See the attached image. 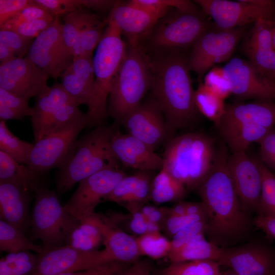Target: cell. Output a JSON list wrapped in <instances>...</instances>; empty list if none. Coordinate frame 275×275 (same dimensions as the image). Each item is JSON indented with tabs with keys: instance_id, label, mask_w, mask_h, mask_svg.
<instances>
[{
	"instance_id": "60d3db41",
	"label": "cell",
	"mask_w": 275,
	"mask_h": 275,
	"mask_svg": "<svg viewBox=\"0 0 275 275\" xmlns=\"http://www.w3.org/2000/svg\"><path fill=\"white\" fill-rule=\"evenodd\" d=\"M141 256L157 260L168 257L171 249V240L163 236L160 230L146 233L135 238Z\"/></svg>"
},
{
	"instance_id": "2e32d148",
	"label": "cell",
	"mask_w": 275,
	"mask_h": 275,
	"mask_svg": "<svg viewBox=\"0 0 275 275\" xmlns=\"http://www.w3.org/2000/svg\"><path fill=\"white\" fill-rule=\"evenodd\" d=\"M242 34L240 28L206 31L194 44L188 61L190 70L201 76L214 64L228 60Z\"/></svg>"
},
{
	"instance_id": "7dc6e473",
	"label": "cell",
	"mask_w": 275,
	"mask_h": 275,
	"mask_svg": "<svg viewBox=\"0 0 275 275\" xmlns=\"http://www.w3.org/2000/svg\"><path fill=\"white\" fill-rule=\"evenodd\" d=\"M206 224V221H197L177 232L172 237L171 249L177 248L200 235L205 234Z\"/></svg>"
},
{
	"instance_id": "277c9868",
	"label": "cell",
	"mask_w": 275,
	"mask_h": 275,
	"mask_svg": "<svg viewBox=\"0 0 275 275\" xmlns=\"http://www.w3.org/2000/svg\"><path fill=\"white\" fill-rule=\"evenodd\" d=\"M215 140L200 132L171 139L163 154L164 169L189 189H198L211 171L216 156Z\"/></svg>"
},
{
	"instance_id": "8992f818",
	"label": "cell",
	"mask_w": 275,
	"mask_h": 275,
	"mask_svg": "<svg viewBox=\"0 0 275 275\" xmlns=\"http://www.w3.org/2000/svg\"><path fill=\"white\" fill-rule=\"evenodd\" d=\"M274 126L275 102L259 100L226 104L217 128L225 144L235 152L259 143Z\"/></svg>"
},
{
	"instance_id": "ee69618b",
	"label": "cell",
	"mask_w": 275,
	"mask_h": 275,
	"mask_svg": "<svg viewBox=\"0 0 275 275\" xmlns=\"http://www.w3.org/2000/svg\"><path fill=\"white\" fill-rule=\"evenodd\" d=\"M259 164L262 177L260 200L258 214L275 218V176L260 160Z\"/></svg>"
},
{
	"instance_id": "5bb4252c",
	"label": "cell",
	"mask_w": 275,
	"mask_h": 275,
	"mask_svg": "<svg viewBox=\"0 0 275 275\" xmlns=\"http://www.w3.org/2000/svg\"><path fill=\"white\" fill-rule=\"evenodd\" d=\"M223 69L231 94L241 98L275 100V80L250 61L234 58Z\"/></svg>"
},
{
	"instance_id": "f546056e",
	"label": "cell",
	"mask_w": 275,
	"mask_h": 275,
	"mask_svg": "<svg viewBox=\"0 0 275 275\" xmlns=\"http://www.w3.org/2000/svg\"><path fill=\"white\" fill-rule=\"evenodd\" d=\"M43 174L20 164L0 150V182H11L34 190L41 182Z\"/></svg>"
},
{
	"instance_id": "30bf717a",
	"label": "cell",
	"mask_w": 275,
	"mask_h": 275,
	"mask_svg": "<svg viewBox=\"0 0 275 275\" xmlns=\"http://www.w3.org/2000/svg\"><path fill=\"white\" fill-rule=\"evenodd\" d=\"M117 262L106 248L84 251L69 245L43 249L39 254L36 267L31 275H57L86 270Z\"/></svg>"
},
{
	"instance_id": "44dd1931",
	"label": "cell",
	"mask_w": 275,
	"mask_h": 275,
	"mask_svg": "<svg viewBox=\"0 0 275 275\" xmlns=\"http://www.w3.org/2000/svg\"><path fill=\"white\" fill-rule=\"evenodd\" d=\"M111 146L119 162L125 167L154 171L163 168L162 157L152 148L128 133H122L119 129L112 139Z\"/></svg>"
},
{
	"instance_id": "b9f144b4",
	"label": "cell",
	"mask_w": 275,
	"mask_h": 275,
	"mask_svg": "<svg viewBox=\"0 0 275 275\" xmlns=\"http://www.w3.org/2000/svg\"><path fill=\"white\" fill-rule=\"evenodd\" d=\"M29 100L0 88V120H21L31 117L33 109L29 105Z\"/></svg>"
},
{
	"instance_id": "8d00e7d4",
	"label": "cell",
	"mask_w": 275,
	"mask_h": 275,
	"mask_svg": "<svg viewBox=\"0 0 275 275\" xmlns=\"http://www.w3.org/2000/svg\"><path fill=\"white\" fill-rule=\"evenodd\" d=\"M34 144L25 142L14 135L5 121L0 122V150L17 162L29 166Z\"/></svg>"
},
{
	"instance_id": "e575fe53",
	"label": "cell",
	"mask_w": 275,
	"mask_h": 275,
	"mask_svg": "<svg viewBox=\"0 0 275 275\" xmlns=\"http://www.w3.org/2000/svg\"><path fill=\"white\" fill-rule=\"evenodd\" d=\"M33 42V38L24 37L12 31L1 29V64L23 58L29 52Z\"/></svg>"
},
{
	"instance_id": "9a60e30c",
	"label": "cell",
	"mask_w": 275,
	"mask_h": 275,
	"mask_svg": "<svg viewBox=\"0 0 275 275\" xmlns=\"http://www.w3.org/2000/svg\"><path fill=\"white\" fill-rule=\"evenodd\" d=\"M49 76L28 56L0 65V88L28 100L49 90Z\"/></svg>"
},
{
	"instance_id": "6f0895ef",
	"label": "cell",
	"mask_w": 275,
	"mask_h": 275,
	"mask_svg": "<svg viewBox=\"0 0 275 275\" xmlns=\"http://www.w3.org/2000/svg\"><path fill=\"white\" fill-rule=\"evenodd\" d=\"M272 45L275 49V21H273V27L272 29Z\"/></svg>"
},
{
	"instance_id": "e0dca14e",
	"label": "cell",
	"mask_w": 275,
	"mask_h": 275,
	"mask_svg": "<svg viewBox=\"0 0 275 275\" xmlns=\"http://www.w3.org/2000/svg\"><path fill=\"white\" fill-rule=\"evenodd\" d=\"M227 166L242 207L257 212L262 186L259 160L240 151L228 157Z\"/></svg>"
},
{
	"instance_id": "d590c367",
	"label": "cell",
	"mask_w": 275,
	"mask_h": 275,
	"mask_svg": "<svg viewBox=\"0 0 275 275\" xmlns=\"http://www.w3.org/2000/svg\"><path fill=\"white\" fill-rule=\"evenodd\" d=\"M98 17L84 8L64 15L63 37L66 47L72 54L73 47L80 33Z\"/></svg>"
},
{
	"instance_id": "ab89813d",
	"label": "cell",
	"mask_w": 275,
	"mask_h": 275,
	"mask_svg": "<svg viewBox=\"0 0 275 275\" xmlns=\"http://www.w3.org/2000/svg\"><path fill=\"white\" fill-rule=\"evenodd\" d=\"M157 19L164 17L171 8L184 12H196L197 8L189 1L186 0H131L128 3Z\"/></svg>"
},
{
	"instance_id": "816d5d0a",
	"label": "cell",
	"mask_w": 275,
	"mask_h": 275,
	"mask_svg": "<svg viewBox=\"0 0 275 275\" xmlns=\"http://www.w3.org/2000/svg\"><path fill=\"white\" fill-rule=\"evenodd\" d=\"M258 143L260 147V161L275 172V128L270 130Z\"/></svg>"
},
{
	"instance_id": "cb8c5ba5",
	"label": "cell",
	"mask_w": 275,
	"mask_h": 275,
	"mask_svg": "<svg viewBox=\"0 0 275 275\" xmlns=\"http://www.w3.org/2000/svg\"><path fill=\"white\" fill-rule=\"evenodd\" d=\"M93 55L73 58L61 76V85L78 104L89 107L94 92Z\"/></svg>"
},
{
	"instance_id": "ac0fdd59",
	"label": "cell",
	"mask_w": 275,
	"mask_h": 275,
	"mask_svg": "<svg viewBox=\"0 0 275 275\" xmlns=\"http://www.w3.org/2000/svg\"><path fill=\"white\" fill-rule=\"evenodd\" d=\"M127 133L144 142L154 150L173 137L163 114L152 98L130 112L121 123Z\"/></svg>"
},
{
	"instance_id": "7a4b0ae2",
	"label": "cell",
	"mask_w": 275,
	"mask_h": 275,
	"mask_svg": "<svg viewBox=\"0 0 275 275\" xmlns=\"http://www.w3.org/2000/svg\"><path fill=\"white\" fill-rule=\"evenodd\" d=\"M152 98L160 108L171 135L193 126L200 115L188 61L176 53L151 62Z\"/></svg>"
},
{
	"instance_id": "4dcf8cb0",
	"label": "cell",
	"mask_w": 275,
	"mask_h": 275,
	"mask_svg": "<svg viewBox=\"0 0 275 275\" xmlns=\"http://www.w3.org/2000/svg\"><path fill=\"white\" fill-rule=\"evenodd\" d=\"M186 194L185 186L162 168L151 181L149 199L156 204L180 201Z\"/></svg>"
},
{
	"instance_id": "52a82bcc",
	"label": "cell",
	"mask_w": 275,
	"mask_h": 275,
	"mask_svg": "<svg viewBox=\"0 0 275 275\" xmlns=\"http://www.w3.org/2000/svg\"><path fill=\"white\" fill-rule=\"evenodd\" d=\"M151 62L139 45L127 47L109 96L107 116L121 124L125 117L141 103L151 88Z\"/></svg>"
},
{
	"instance_id": "74e56055",
	"label": "cell",
	"mask_w": 275,
	"mask_h": 275,
	"mask_svg": "<svg viewBox=\"0 0 275 275\" xmlns=\"http://www.w3.org/2000/svg\"><path fill=\"white\" fill-rule=\"evenodd\" d=\"M38 258L39 254L29 251L8 253L0 260V275H31Z\"/></svg>"
},
{
	"instance_id": "9c48e42d",
	"label": "cell",
	"mask_w": 275,
	"mask_h": 275,
	"mask_svg": "<svg viewBox=\"0 0 275 275\" xmlns=\"http://www.w3.org/2000/svg\"><path fill=\"white\" fill-rule=\"evenodd\" d=\"M88 124L87 114L80 111L35 143L28 166L41 174L53 168H61L72 154L80 132Z\"/></svg>"
},
{
	"instance_id": "94428289",
	"label": "cell",
	"mask_w": 275,
	"mask_h": 275,
	"mask_svg": "<svg viewBox=\"0 0 275 275\" xmlns=\"http://www.w3.org/2000/svg\"><path fill=\"white\" fill-rule=\"evenodd\" d=\"M272 275H275V273H274V274H272Z\"/></svg>"
},
{
	"instance_id": "4fadbf2b",
	"label": "cell",
	"mask_w": 275,
	"mask_h": 275,
	"mask_svg": "<svg viewBox=\"0 0 275 275\" xmlns=\"http://www.w3.org/2000/svg\"><path fill=\"white\" fill-rule=\"evenodd\" d=\"M54 79L61 77L73 57L65 44L63 23L56 17L53 23L33 41L27 56Z\"/></svg>"
},
{
	"instance_id": "f907efd6",
	"label": "cell",
	"mask_w": 275,
	"mask_h": 275,
	"mask_svg": "<svg viewBox=\"0 0 275 275\" xmlns=\"http://www.w3.org/2000/svg\"><path fill=\"white\" fill-rule=\"evenodd\" d=\"M55 18L51 16L26 22L20 24L12 31L28 38H36L53 23Z\"/></svg>"
},
{
	"instance_id": "f5cc1de1",
	"label": "cell",
	"mask_w": 275,
	"mask_h": 275,
	"mask_svg": "<svg viewBox=\"0 0 275 275\" xmlns=\"http://www.w3.org/2000/svg\"><path fill=\"white\" fill-rule=\"evenodd\" d=\"M131 264L114 262L86 270L68 272L57 275H115L126 269Z\"/></svg>"
},
{
	"instance_id": "484cf974",
	"label": "cell",
	"mask_w": 275,
	"mask_h": 275,
	"mask_svg": "<svg viewBox=\"0 0 275 275\" xmlns=\"http://www.w3.org/2000/svg\"><path fill=\"white\" fill-rule=\"evenodd\" d=\"M154 171H138L126 175L107 198L108 201L126 208L130 213L138 211L147 200Z\"/></svg>"
},
{
	"instance_id": "c3c4849f",
	"label": "cell",
	"mask_w": 275,
	"mask_h": 275,
	"mask_svg": "<svg viewBox=\"0 0 275 275\" xmlns=\"http://www.w3.org/2000/svg\"><path fill=\"white\" fill-rule=\"evenodd\" d=\"M207 216L202 214L174 215L168 213L162 228L169 235L173 237L177 232L193 223L200 221L207 222Z\"/></svg>"
},
{
	"instance_id": "681fc988",
	"label": "cell",
	"mask_w": 275,
	"mask_h": 275,
	"mask_svg": "<svg viewBox=\"0 0 275 275\" xmlns=\"http://www.w3.org/2000/svg\"><path fill=\"white\" fill-rule=\"evenodd\" d=\"M44 7L54 17L65 15L76 9L84 8L82 0H34Z\"/></svg>"
},
{
	"instance_id": "d4e9b609",
	"label": "cell",
	"mask_w": 275,
	"mask_h": 275,
	"mask_svg": "<svg viewBox=\"0 0 275 275\" xmlns=\"http://www.w3.org/2000/svg\"><path fill=\"white\" fill-rule=\"evenodd\" d=\"M273 24V20H257L244 45L250 61L271 77L275 72V49L271 35Z\"/></svg>"
},
{
	"instance_id": "91938a15",
	"label": "cell",
	"mask_w": 275,
	"mask_h": 275,
	"mask_svg": "<svg viewBox=\"0 0 275 275\" xmlns=\"http://www.w3.org/2000/svg\"><path fill=\"white\" fill-rule=\"evenodd\" d=\"M273 79L275 80V72H274V73L273 74Z\"/></svg>"
},
{
	"instance_id": "7c38bea8",
	"label": "cell",
	"mask_w": 275,
	"mask_h": 275,
	"mask_svg": "<svg viewBox=\"0 0 275 275\" xmlns=\"http://www.w3.org/2000/svg\"><path fill=\"white\" fill-rule=\"evenodd\" d=\"M126 175L118 168L98 171L78 183L65 209L80 222L93 214L96 207L106 201L109 194Z\"/></svg>"
},
{
	"instance_id": "ffe728a7",
	"label": "cell",
	"mask_w": 275,
	"mask_h": 275,
	"mask_svg": "<svg viewBox=\"0 0 275 275\" xmlns=\"http://www.w3.org/2000/svg\"><path fill=\"white\" fill-rule=\"evenodd\" d=\"M239 275H272L275 273V251L262 244L248 243L223 248L218 261Z\"/></svg>"
},
{
	"instance_id": "83f0119b",
	"label": "cell",
	"mask_w": 275,
	"mask_h": 275,
	"mask_svg": "<svg viewBox=\"0 0 275 275\" xmlns=\"http://www.w3.org/2000/svg\"><path fill=\"white\" fill-rule=\"evenodd\" d=\"M109 16L128 40L129 45H139V41L158 21L142 10L116 2Z\"/></svg>"
},
{
	"instance_id": "bcb514c9",
	"label": "cell",
	"mask_w": 275,
	"mask_h": 275,
	"mask_svg": "<svg viewBox=\"0 0 275 275\" xmlns=\"http://www.w3.org/2000/svg\"><path fill=\"white\" fill-rule=\"evenodd\" d=\"M203 84L209 91L223 100L231 94L223 67L211 69L206 75Z\"/></svg>"
},
{
	"instance_id": "3957f363",
	"label": "cell",
	"mask_w": 275,
	"mask_h": 275,
	"mask_svg": "<svg viewBox=\"0 0 275 275\" xmlns=\"http://www.w3.org/2000/svg\"><path fill=\"white\" fill-rule=\"evenodd\" d=\"M119 124L102 125L78 139L72 154L56 177L58 195L64 194L80 181L101 170L118 168L112 146Z\"/></svg>"
},
{
	"instance_id": "f6af8a7d",
	"label": "cell",
	"mask_w": 275,
	"mask_h": 275,
	"mask_svg": "<svg viewBox=\"0 0 275 275\" xmlns=\"http://www.w3.org/2000/svg\"><path fill=\"white\" fill-rule=\"evenodd\" d=\"M51 16L53 15L49 10L33 0L31 1L30 3L19 14L3 25H0V28L1 29L13 31L23 23Z\"/></svg>"
},
{
	"instance_id": "7402d4cb",
	"label": "cell",
	"mask_w": 275,
	"mask_h": 275,
	"mask_svg": "<svg viewBox=\"0 0 275 275\" xmlns=\"http://www.w3.org/2000/svg\"><path fill=\"white\" fill-rule=\"evenodd\" d=\"M35 191L11 182H0V217L25 231L31 227L30 206Z\"/></svg>"
},
{
	"instance_id": "5b68a950",
	"label": "cell",
	"mask_w": 275,
	"mask_h": 275,
	"mask_svg": "<svg viewBox=\"0 0 275 275\" xmlns=\"http://www.w3.org/2000/svg\"><path fill=\"white\" fill-rule=\"evenodd\" d=\"M93 58L95 85L91 104L86 113L87 128L104 125L107 116V99L115 78L125 57L127 47L112 18Z\"/></svg>"
},
{
	"instance_id": "9f6ffc18",
	"label": "cell",
	"mask_w": 275,
	"mask_h": 275,
	"mask_svg": "<svg viewBox=\"0 0 275 275\" xmlns=\"http://www.w3.org/2000/svg\"><path fill=\"white\" fill-rule=\"evenodd\" d=\"M254 225L268 236L275 238V218L258 214L254 220Z\"/></svg>"
},
{
	"instance_id": "4316f807",
	"label": "cell",
	"mask_w": 275,
	"mask_h": 275,
	"mask_svg": "<svg viewBox=\"0 0 275 275\" xmlns=\"http://www.w3.org/2000/svg\"><path fill=\"white\" fill-rule=\"evenodd\" d=\"M74 99L61 84L56 83L49 90L37 97L31 117L35 143L47 135L52 120L59 108Z\"/></svg>"
},
{
	"instance_id": "d6986e66",
	"label": "cell",
	"mask_w": 275,
	"mask_h": 275,
	"mask_svg": "<svg viewBox=\"0 0 275 275\" xmlns=\"http://www.w3.org/2000/svg\"><path fill=\"white\" fill-rule=\"evenodd\" d=\"M166 18L152 38L153 44L157 47H182L195 44L207 31V23L198 12L176 10Z\"/></svg>"
},
{
	"instance_id": "db71d44e",
	"label": "cell",
	"mask_w": 275,
	"mask_h": 275,
	"mask_svg": "<svg viewBox=\"0 0 275 275\" xmlns=\"http://www.w3.org/2000/svg\"><path fill=\"white\" fill-rule=\"evenodd\" d=\"M30 0H0V25L9 21L25 8Z\"/></svg>"
},
{
	"instance_id": "8fae6325",
	"label": "cell",
	"mask_w": 275,
	"mask_h": 275,
	"mask_svg": "<svg viewBox=\"0 0 275 275\" xmlns=\"http://www.w3.org/2000/svg\"><path fill=\"white\" fill-rule=\"evenodd\" d=\"M220 29L229 30L263 19L272 20L275 5L270 0H196Z\"/></svg>"
},
{
	"instance_id": "f35d334b",
	"label": "cell",
	"mask_w": 275,
	"mask_h": 275,
	"mask_svg": "<svg viewBox=\"0 0 275 275\" xmlns=\"http://www.w3.org/2000/svg\"><path fill=\"white\" fill-rule=\"evenodd\" d=\"M108 23V19L103 21L98 17L89 24L80 33L73 47V58L93 55V51L99 43Z\"/></svg>"
},
{
	"instance_id": "603a6c76",
	"label": "cell",
	"mask_w": 275,
	"mask_h": 275,
	"mask_svg": "<svg viewBox=\"0 0 275 275\" xmlns=\"http://www.w3.org/2000/svg\"><path fill=\"white\" fill-rule=\"evenodd\" d=\"M96 226L103 236V243L117 262L133 263L141 257L136 239L113 224L108 217L93 214L81 222Z\"/></svg>"
},
{
	"instance_id": "6da1fadb",
	"label": "cell",
	"mask_w": 275,
	"mask_h": 275,
	"mask_svg": "<svg viewBox=\"0 0 275 275\" xmlns=\"http://www.w3.org/2000/svg\"><path fill=\"white\" fill-rule=\"evenodd\" d=\"M228 157L226 145L218 147L213 166L197 189L207 213L206 234L209 241L222 248L244 240L253 224L228 170Z\"/></svg>"
},
{
	"instance_id": "d6a6232c",
	"label": "cell",
	"mask_w": 275,
	"mask_h": 275,
	"mask_svg": "<svg viewBox=\"0 0 275 275\" xmlns=\"http://www.w3.org/2000/svg\"><path fill=\"white\" fill-rule=\"evenodd\" d=\"M219 266L218 262L209 260L171 263L153 270V275H222Z\"/></svg>"
},
{
	"instance_id": "680465c9",
	"label": "cell",
	"mask_w": 275,
	"mask_h": 275,
	"mask_svg": "<svg viewBox=\"0 0 275 275\" xmlns=\"http://www.w3.org/2000/svg\"><path fill=\"white\" fill-rule=\"evenodd\" d=\"M222 275H239L237 272L231 269L224 272H222Z\"/></svg>"
},
{
	"instance_id": "1f68e13d",
	"label": "cell",
	"mask_w": 275,
	"mask_h": 275,
	"mask_svg": "<svg viewBox=\"0 0 275 275\" xmlns=\"http://www.w3.org/2000/svg\"><path fill=\"white\" fill-rule=\"evenodd\" d=\"M0 250L8 253L29 251L40 254L43 247L33 242L19 228L1 219Z\"/></svg>"
},
{
	"instance_id": "f1b7e54d",
	"label": "cell",
	"mask_w": 275,
	"mask_h": 275,
	"mask_svg": "<svg viewBox=\"0 0 275 275\" xmlns=\"http://www.w3.org/2000/svg\"><path fill=\"white\" fill-rule=\"evenodd\" d=\"M223 249L207 240L205 234H202L177 248L171 249L168 258L171 263L206 260L218 262Z\"/></svg>"
},
{
	"instance_id": "11a10c76",
	"label": "cell",
	"mask_w": 275,
	"mask_h": 275,
	"mask_svg": "<svg viewBox=\"0 0 275 275\" xmlns=\"http://www.w3.org/2000/svg\"><path fill=\"white\" fill-rule=\"evenodd\" d=\"M153 271L152 265L149 260L139 259L126 269L115 275H153Z\"/></svg>"
},
{
	"instance_id": "ba28073f",
	"label": "cell",
	"mask_w": 275,
	"mask_h": 275,
	"mask_svg": "<svg viewBox=\"0 0 275 275\" xmlns=\"http://www.w3.org/2000/svg\"><path fill=\"white\" fill-rule=\"evenodd\" d=\"M34 198L31 213L33 237L39 239L45 249L66 245L80 222L66 211L56 192L43 184L36 187Z\"/></svg>"
},
{
	"instance_id": "7bdbcfd3",
	"label": "cell",
	"mask_w": 275,
	"mask_h": 275,
	"mask_svg": "<svg viewBox=\"0 0 275 275\" xmlns=\"http://www.w3.org/2000/svg\"><path fill=\"white\" fill-rule=\"evenodd\" d=\"M103 242L100 230L94 225L82 222L69 235L66 245L84 251H92Z\"/></svg>"
},
{
	"instance_id": "836d02e7",
	"label": "cell",
	"mask_w": 275,
	"mask_h": 275,
	"mask_svg": "<svg viewBox=\"0 0 275 275\" xmlns=\"http://www.w3.org/2000/svg\"><path fill=\"white\" fill-rule=\"evenodd\" d=\"M195 100L199 113L212 121L217 128L225 111L224 100L212 93L200 82L195 90Z\"/></svg>"
}]
</instances>
